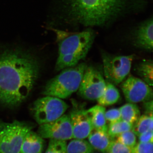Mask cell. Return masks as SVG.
Instances as JSON below:
<instances>
[{"label":"cell","mask_w":153,"mask_h":153,"mask_svg":"<svg viewBox=\"0 0 153 153\" xmlns=\"http://www.w3.org/2000/svg\"><path fill=\"white\" fill-rule=\"evenodd\" d=\"M144 108L145 114L148 115H153V100L144 102Z\"/></svg>","instance_id":"83f0119b"},{"label":"cell","mask_w":153,"mask_h":153,"mask_svg":"<svg viewBox=\"0 0 153 153\" xmlns=\"http://www.w3.org/2000/svg\"><path fill=\"white\" fill-rule=\"evenodd\" d=\"M86 111L90 116L94 129L107 132L108 126L105 117V108L98 105Z\"/></svg>","instance_id":"5bb4252c"},{"label":"cell","mask_w":153,"mask_h":153,"mask_svg":"<svg viewBox=\"0 0 153 153\" xmlns=\"http://www.w3.org/2000/svg\"><path fill=\"white\" fill-rule=\"evenodd\" d=\"M88 137L94 149L103 152H107L111 141L107 132L95 129L93 130Z\"/></svg>","instance_id":"9a60e30c"},{"label":"cell","mask_w":153,"mask_h":153,"mask_svg":"<svg viewBox=\"0 0 153 153\" xmlns=\"http://www.w3.org/2000/svg\"><path fill=\"white\" fill-rule=\"evenodd\" d=\"M58 57L55 69L76 66L85 58L93 45L96 37L92 28H86L79 32L69 33L57 30Z\"/></svg>","instance_id":"3957f363"},{"label":"cell","mask_w":153,"mask_h":153,"mask_svg":"<svg viewBox=\"0 0 153 153\" xmlns=\"http://www.w3.org/2000/svg\"><path fill=\"white\" fill-rule=\"evenodd\" d=\"M69 116L72 125L73 138L85 139L87 138L94 128L86 110L74 107Z\"/></svg>","instance_id":"7c38bea8"},{"label":"cell","mask_w":153,"mask_h":153,"mask_svg":"<svg viewBox=\"0 0 153 153\" xmlns=\"http://www.w3.org/2000/svg\"><path fill=\"white\" fill-rule=\"evenodd\" d=\"M153 142H139L131 148V153H153Z\"/></svg>","instance_id":"d4e9b609"},{"label":"cell","mask_w":153,"mask_h":153,"mask_svg":"<svg viewBox=\"0 0 153 153\" xmlns=\"http://www.w3.org/2000/svg\"><path fill=\"white\" fill-rule=\"evenodd\" d=\"M147 5L148 0H62V18L72 27H108Z\"/></svg>","instance_id":"6da1fadb"},{"label":"cell","mask_w":153,"mask_h":153,"mask_svg":"<svg viewBox=\"0 0 153 153\" xmlns=\"http://www.w3.org/2000/svg\"></svg>","instance_id":"f1b7e54d"},{"label":"cell","mask_w":153,"mask_h":153,"mask_svg":"<svg viewBox=\"0 0 153 153\" xmlns=\"http://www.w3.org/2000/svg\"><path fill=\"white\" fill-rule=\"evenodd\" d=\"M94 149L84 139L72 140L66 147V153H92Z\"/></svg>","instance_id":"d6986e66"},{"label":"cell","mask_w":153,"mask_h":153,"mask_svg":"<svg viewBox=\"0 0 153 153\" xmlns=\"http://www.w3.org/2000/svg\"><path fill=\"white\" fill-rule=\"evenodd\" d=\"M135 70L141 79L150 86H153V63L152 60H143L137 64Z\"/></svg>","instance_id":"e0dca14e"},{"label":"cell","mask_w":153,"mask_h":153,"mask_svg":"<svg viewBox=\"0 0 153 153\" xmlns=\"http://www.w3.org/2000/svg\"><path fill=\"white\" fill-rule=\"evenodd\" d=\"M105 117L110 123H113L121 120L119 108H113L105 111Z\"/></svg>","instance_id":"484cf974"},{"label":"cell","mask_w":153,"mask_h":153,"mask_svg":"<svg viewBox=\"0 0 153 153\" xmlns=\"http://www.w3.org/2000/svg\"><path fill=\"white\" fill-rule=\"evenodd\" d=\"M32 128L33 126L26 123L0 120V153H21L24 138Z\"/></svg>","instance_id":"5b68a950"},{"label":"cell","mask_w":153,"mask_h":153,"mask_svg":"<svg viewBox=\"0 0 153 153\" xmlns=\"http://www.w3.org/2000/svg\"><path fill=\"white\" fill-rule=\"evenodd\" d=\"M66 141L50 139L45 153H66Z\"/></svg>","instance_id":"7402d4cb"},{"label":"cell","mask_w":153,"mask_h":153,"mask_svg":"<svg viewBox=\"0 0 153 153\" xmlns=\"http://www.w3.org/2000/svg\"><path fill=\"white\" fill-rule=\"evenodd\" d=\"M117 141L130 148H133L136 144V135L131 130L122 133L117 137Z\"/></svg>","instance_id":"603a6c76"},{"label":"cell","mask_w":153,"mask_h":153,"mask_svg":"<svg viewBox=\"0 0 153 153\" xmlns=\"http://www.w3.org/2000/svg\"><path fill=\"white\" fill-rule=\"evenodd\" d=\"M107 152L108 153H131V148L117 140H111Z\"/></svg>","instance_id":"cb8c5ba5"},{"label":"cell","mask_w":153,"mask_h":153,"mask_svg":"<svg viewBox=\"0 0 153 153\" xmlns=\"http://www.w3.org/2000/svg\"><path fill=\"white\" fill-rule=\"evenodd\" d=\"M106 82L99 71L93 66L85 68L80 82L78 94L87 100H97L105 88Z\"/></svg>","instance_id":"ba28073f"},{"label":"cell","mask_w":153,"mask_h":153,"mask_svg":"<svg viewBox=\"0 0 153 153\" xmlns=\"http://www.w3.org/2000/svg\"><path fill=\"white\" fill-rule=\"evenodd\" d=\"M119 109L121 120L133 125L140 117V111L136 103L128 102L121 107Z\"/></svg>","instance_id":"ac0fdd59"},{"label":"cell","mask_w":153,"mask_h":153,"mask_svg":"<svg viewBox=\"0 0 153 153\" xmlns=\"http://www.w3.org/2000/svg\"><path fill=\"white\" fill-rule=\"evenodd\" d=\"M133 125L121 120L113 123H110L107 133L111 139L114 138L124 132L131 130Z\"/></svg>","instance_id":"44dd1931"},{"label":"cell","mask_w":153,"mask_h":153,"mask_svg":"<svg viewBox=\"0 0 153 153\" xmlns=\"http://www.w3.org/2000/svg\"><path fill=\"white\" fill-rule=\"evenodd\" d=\"M87 66L82 63L62 69L60 74L47 82L43 94L61 99L69 97L78 90Z\"/></svg>","instance_id":"277c9868"},{"label":"cell","mask_w":153,"mask_h":153,"mask_svg":"<svg viewBox=\"0 0 153 153\" xmlns=\"http://www.w3.org/2000/svg\"><path fill=\"white\" fill-rule=\"evenodd\" d=\"M33 55L20 49L0 52V102L9 106L20 104L33 89L39 73Z\"/></svg>","instance_id":"7a4b0ae2"},{"label":"cell","mask_w":153,"mask_h":153,"mask_svg":"<svg viewBox=\"0 0 153 153\" xmlns=\"http://www.w3.org/2000/svg\"><path fill=\"white\" fill-rule=\"evenodd\" d=\"M120 97V94L114 84L106 82L105 88L101 96L97 100L99 105L102 106L111 105L116 103Z\"/></svg>","instance_id":"2e32d148"},{"label":"cell","mask_w":153,"mask_h":153,"mask_svg":"<svg viewBox=\"0 0 153 153\" xmlns=\"http://www.w3.org/2000/svg\"><path fill=\"white\" fill-rule=\"evenodd\" d=\"M38 134L43 138L65 141L73 138L69 116L63 114L56 120L41 125Z\"/></svg>","instance_id":"30bf717a"},{"label":"cell","mask_w":153,"mask_h":153,"mask_svg":"<svg viewBox=\"0 0 153 153\" xmlns=\"http://www.w3.org/2000/svg\"><path fill=\"white\" fill-rule=\"evenodd\" d=\"M140 143L153 142V131H148L138 136Z\"/></svg>","instance_id":"4316f807"},{"label":"cell","mask_w":153,"mask_h":153,"mask_svg":"<svg viewBox=\"0 0 153 153\" xmlns=\"http://www.w3.org/2000/svg\"><path fill=\"white\" fill-rule=\"evenodd\" d=\"M44 144V140L42 137L33 131H30L23 140L21 153H42Z\"/></svg>","instance_id":"4fadbf2b"},{"label":"cell","mask_w":153,"mask_h":153,"mask_svg":"<svg viewBox=\"0 0 153 153\" xmlns=\"http://www.w3.org/2000/svg\"><path fill=\"white\" fill-rule=\"evenodd\" d=\"M68 105L61 99L46 96L34 102V117L38 124H43L57 119L64 114Z\"/></svg>","instance_id":"52a82bcc"},{"label":"cell","mask_w":153,"mask_h":153,"mask_svg":"<svg viewBox=\"0 0 153 153\" xmlns=\"http://www.w3.org/2000/svg\"><path fill=\"white\" fill-rule=\"evenodd\" d=\"M121 88L128 102L136 103L152 100V86L137 77L129 76L122 83Z\"/></svg>","instance_id":"9c48e42d"},{"label":"cell","mask_w":153,"mask_h":153,"mask_svg":"<svg viewBox=\"0 0 153 153\" xmlns=\"http://www.w3.org/2000/svg\"><path fill=\"white\" fill-rule=\"evenodd\" d=\"M153 28L152 17L148 18L137 25L131 34L134 46L147 52H152Z\"/></svg>","instance_id":"8fae6325"},{"label":"cell","mask_w":153,"mask_h":153,"mask_svg":"<svg viewBox=\"0 0 153 153\" xmlns=\"http://www.w3.org/2000/svg\"><path fill=\"white\" fill-rule=\"evenodd\" d=\"M131 131L137 136L148 131H153V115L145 114L140 116L133 126Z\"/></svg>","instance_id":"ffe728a7"},{"label":"cell","mask_w":153,"mask_h":153,"mask_svg":"<svg viewBox=\"0 0 153 153\" xmlns=\"http://www.w3.org/2000/svg\"><path fill=\"white\" fill-rule=\"evenodd\" d=\"M104 76L108 82L118 85L130 73L134 55H114L102 53Z\"/></svg>","instance_id":"8992f818"}]
</instances>
